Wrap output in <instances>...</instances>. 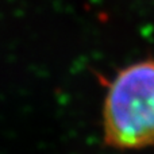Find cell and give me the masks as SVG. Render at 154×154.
<instances>
[{
	"mask_svg": "<svg viewBox=\"0 0 154 154\" xmlns=\"http://www.w3.org/2000/svg\"><path fill=\"white\" fill-rule=\"evenodd\" d=\"M101 116L108 146L138 150L154 145V60L131 64L115 76Z\"/></svg>",
	"mask_w": 154,
	"mask_h": 154,
	"instance_id": "obj_1",
	"label": "cell"
}]
</instances>
